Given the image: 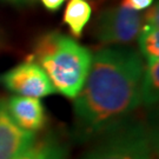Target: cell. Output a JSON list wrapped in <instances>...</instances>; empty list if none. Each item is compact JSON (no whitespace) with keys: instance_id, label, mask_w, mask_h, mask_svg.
<instances>
[{"instance_id":"cell-15","label":"cell","mask_w":159,"mask_h":159,"mask_svg":"<svg viewBox=\"0 0 159 159\" xmlns=\"http://www.w3.org/2000/svg\"><path fill=\"white\" fill-rule=\"evenodd\" d=\"M12 1H14V2H21L24 0H12Z\"/></svg>"},{"instance_id":"cell-8","label":"cell","mask_w":159,"mask_h":159,"mask_svg":"<svg viewBox=\"0 0 159 159\" xmlns=\"http://www.w3.org/2000/svg\"><path fill=\"white\" fill-rule=\"evenodd\" d=\"M159 96V58H148L140 85V105L153 106Z\"/></svg>"},{"instance_id":"cell-12","label":"cell","mask_w":159,"mask_h":159,"mask_svg":"<svg viewBox=\"0 0 159 159\" xmlns=\"http://www.w3.org/2000/svg\"><path fill=\"white\" fill-rule=\"evenodd\" d=\"M143 24H146L150 26L159 27V11H158V4L151 5L145 16L143 17Z\"/></svg>"},{"instance_id":"cell-4","label":"cell","mask_w":159,"mask_h":159,"mask_svg":"<svg viewBox=\"0 0 159 159\" xmlns=\"http://www.w3.org/2000/svg\"><path fill=\"white\" fill-rule=\"evenodd\" d=\"M143 16L125 6L106 8L97 17L94 37L102 45H124L136 39L140 32Z\"/></svg>"},{"instance_id":"cell-5","label":"cell","mask_w":159,"mask_h":159,"mask_svg":"<svg viewBox=\"0 0 159 159\" xmlns=\"http://www.w3.org/2000/svg\"><path fill=\"white\" fill-rule=\"evenodd\" d=\"M0 84L21 97L43 98L56 93L44 70L32 59L0 74Z\"/></svg>"},{"instance_id":"cell-2","label":"cell","mask_w":159,"mask_h":159,"mask_svg":"<svg viewBox=\"0 0 159 159\" xmlns=\"http://www.w3.org/2000/svg\"><path fill=\"white\" fill-rule=\"evenodd\" d=\"M30 59L44 70L54 91L74 99L85 83L92 54L72 38L52 31L40 35Z\"/></svg>"},{"instance_id":"cell-13","label":"cell","mask_w":159,"mask_h":159,"mask_svg":"<svg viewBox=\"0 0 159 159\" xmlns=\"http://www.w3.org/2000/svg\"><path fill=\"white\" fill-rule=\"evenodd\" d=\"M152 4H153V0H123L120 5L139 12L148 8Z\"/></svg>"},{"instance_id":"cell-14","label":"cell","mask_w":159,"mask_h":159,"mask_svg":"<svg viewBox=\"0 0 159 159\" xmlns=\"http://www.w3.org/2000/svg\"><path fill=\"white\" fill-rule=\"evenodd\" d=\"M40 1L48 11L56 12L63 6V4L66 0H40Z\"/></svg>"},{"instance_id":"cell-10","label":"cell","mask_w":159,"mask_h":159,"mask_svg":"<svg viewBox=\"0 0 159 159\" xmlns=\"http://www.w3.org/2000/svg\"><path fill=\"white\" fill-rule=\"evenodd\" d=\"M14 159H67V148L57 138L47 137Z\"/></svg>"},{"instance_id":"cell-1","label":"cell","mask_w":159,"mask_h":159,"mask_svg":"<svg viewBox=\"0 0 159 159\" xmlns=\"http://www.w3.org/2000/svg\"><path fill=\"white\" fill-rule=\"evenodd\" d=\"M144 63L129 47L110 46L92 57L74 98V134L80 142L104 136L127 121L140 105Z\"/></svg>"},{"instance_id":"cell-7","label":"cell","mask_w":159,"mask_h":159,"mask_svg":"<svg viewBox=\"0 0 159 159\" xmlns=\"http://www.w3.org/2000/svg\"><path fill=\"white\" fill-rule=\"evenodd\" d=\"M6 106L13 120L24 130L35 133L45 125V108L38 98L13 96L6 100Z\"/></svg>"},{"instance_id":"cell-6","label":"cell","mask_w":159,"mask_h":159,"mask_svg":"<svg viewBox=\"0 0 159 159\" xmlns=\"http://www.w3.org/2000/svg\"><path fill=\"white\" fill-rule=\"evenodd\" d=\"M37 142L35 133L21 129L0 100V159H14Z\"/></svg>"},{"instance_id":"cell-3","label":"cell","mask_w":159,"mask_h":159,"mask_svg":"<svg viewBox=\"0 0 159 159\" xmlns=\"http://www.w3.org/2000/svg\"><path fill=\"white\" fill-rule=\"evenodd\" d=\"M83 159H152L146 126L126 121L100 137V142Z\"/></svg>"},{"instance_id":"cell-9","label":"cell","mask_w":159,"mask_h":159,"mask_svg":"<svg viewBox=\"0 0 159 159\" xmlns=\"http://www.w3.org/2000/svg\"><path fill=\"white\" fill-rule=\"evenodd\" d=\"M91 14L92 8L87 0H68L63 19L71 33L74 37H80L91 19Z\"/></svg>"},{"instance_id":"cell-11","label":"cell","mask_w":159,"mask_h":159,"mask_svg":"<svg viewBox=\"0 0 159 159\" xmlns=\"http://www.w3.org/2000/svg\"><path fill=\"white\" fill-rule=\"evenodd\" d=\"M139 46L143 56L148 58L159 57V30L158 27L142 24V29L138 34Z\"/></svg>"}]
</instances>
